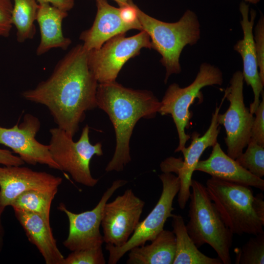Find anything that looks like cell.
I'll use <instances>...</instances> for the list:
<instances>
[{
    "label": "cell",
    "instance_id": "12",
    "mask_svg": "<svg viewBox=\"0 0 264 264\" xmlns=\"http://www.w3.org/2000/svg\"><path fill=\"white\" fill-rule=\"evenodd\" d=\"M144 205L145 202L132 189L107 202L101 223L104 242L116 247L126 243L139 223Z\"/></svg>",
    "mask_w": 264,
    "mask_h": 264
},
{
    "label": "cell",
    "instance_id": "16",
    "mask_svg": "<svg viewBox=\"0 0 264 264\" xmlns=\"http://www.w3.org/2000/svg\"><path fill=\"white\" fill-rule=\"evenodd\" d=\"M239 10L242 15L240 22L243 32V38L234 46V49L241 56L243 80L250 86L254 94V100L250 105V112L254 114L260 103V97L263 90V84L260 77L256 53L253 39V28L256 16V11L250 10L249 18V5L244 1L241 2Z\"/></svg>",
    "mask_w": 264,
    "mask_h": 264
},
{
    "label": "cell",
    "instance_id": "14",
    "mask_svg": "<svg viewBox=\"0 0 264 264\" xmlns=\"http://www.w3.org/2000/svg\"><path fill=\"white\" fill-rule=\"evenodd\" d=\"M40 128L39 119L26 113L20 124L17 123L11 128L0 126V144L11 149L24 163L46 165L61 171L51 155L48 146L40 143L35 138Z\"/></svg>",
    "mask_w": 264,
    "mask_h": 264
},
{
    "label": "cell",
    "instance_id": "10",
    "mask_svg": "<svg viewBox=\"0 0 264 264\" xmlns=\"http://www.w3.org/2000/svg\"><path fill=\"white\" fill-rule=\"evenodd\" d=\"M243 83L242 72L238 70L234 72L224 95L229 102V107L224 113H219L217 115L218 123L225 128L227 154L234 159L239 157L247 146L254 119L253 114L244 103Z\"/></svg>",
    "mask_w": 264,
    "mask_h": 264
},
{
    "label": "cell",
    "instance_id": "17",
    "mask_svg": "<svg viewBox=\"0 0 264 264\" xmlns=\"http://www.w3.org/2000/svg\"><path fill=\"white\" fill-rule=\"evenodd\" d=\"M97 13L91 27L83 31L80 39L88 51L98 49L110 38L135 29L125 23L119 15V8L110 5L107 0H96Z\"/></svg>",
    "mask_w": 264,
    "mask_h": 264
},
{
    "label": "cell",
    "instance_id": "3",
    "mask_svg": "<svg viewBox=\"0 0 264 264\" xmlns=\"http://www.w3.org/2000/svg\"><path fill=\"white\" fill-rule=\"evenodd\" d=\"M205 187L224 223L233 234L264 233L262 193L254 196L250 186L213 176L207 179Z\"/></svg>",
    "mask_w": 264,
    "mask_h": 264
},
{
    "label": "cell",
    "instance_id": "25",
    "mask_svg": "<svg viewBox=\"0 0 264 264\" xmlns=\"http://www.w3.org/2000/svg\"><path fill=\"white\" fill-rule=\"evenodd\" d=\"M236 264H264V233L254 235L241 247L234 249Z\"/></svg>",
    "mask_w": 264,
    "mask_h": 264
},
{
    "label": "cell",
    "instance_id": "35",
    "mask_svg": "<svg viewBox=\"0 0 264 264\" xmlns=\"http://www.w3.org/2000/svg\"><path fill=\"white\" fill-rule=\"evenodd\" d=\"M3 211H4L3 209L0 208V235H1L2 234L3 230V227H2V225L1 223V215Z\"/></svg>",
    "mask_w": 264,
    "mask_h": 264
},
{
    "label": "cell",
    "instance_id": "1",
    "mask_svg": "<svg viewBox=\"0 0 264 264\" xmlns=\"http://www.w3.org/2000/svg\"><path fill=\"white\" fill-rule=\"evenodd\" d=\"M98 85L88 66V51L81 44L57 63L47 79L23 91L22 95L45 106L58 127L73 137L86 112L97 107Z\"/></svg>",
    "mask_w": 264,
    "mask_h": 264
},
{
    "label": "cell",
    "instance_id": "8",
    "mask_svg": "<svg viewBox=\"0 0 264 264\" xmlns=\"http://www.w3.org/2000/svg\"><path fill=\"white\" fill-rule=\"evenodd\" d=\"M159 177L162 184L160 197L153 210L139 222L128 241L120 247L106 243V249L109 253L108 264H116L131 249L154 240L164 229L168 218L172 216L173 201L180 188L179 179L177 176L168 172L163 173Z\"/></svg>",
    "mask_w": 264,
    "mask_h": 264
},
{
    "label": "cell",
    "instance_id": "22",
    "mask_svg": "<svg viewBox=\"0 0 264 264\" xmlns=\"http://www.w3.org/2000/svg\"><path fill=\"white\" fill-rule=\"evenodd\" d=\"M172 226L176 238V252L173 264H222L220 259L201 252L188 235L180 215L172 214Z\"/></svg>",
    "mask_w": 264,
    "mask_h": 264
},
{
    "label": "cell",
    "instance_id": "27",
    "mask_svg": "<svg viewBox=\"0 0 264 264\" xmlns=\"http://www.w3.org/2000/svg\"><path fill=\"white\" fill-rule=\"evenodd\" d=\"M105 264L102 246L72 251L64 262V264Z\"/></svg>",
    "mask_w": 264,
    "mask_h": 264
},
{
    "label": "cell",
    "instance_id": "29",
    "mask_svg": "<svg viewBox=\"0 0 264 264\" xmlns=\"http://www.w3.org/2000/svg\"><path fill=\"white\" fill-rule=\"evenodd\" d=\"M262 100L255 110L250 139L264 146V93L262 92Z\"/></svg>",
    "mask_w": 264,
    "mask_h": 264
},
{
    "label": "cell",
    "instance_id": "21",
    "mask_svg": "<svg viewBox=\"0 0 264 264\" xmlns=\"http://www.w3.org/2000/svg\"><path fill=\"white\" fill-rule=\"evenodd\" d=\"M146 245L136 246L129 251L128 264H173L176 252V238L173 231L163 229Z\"/></svg>",
    "mask_w": 264,
    "mask_h": 264
},
{
    "label": "cell",
    "instance_id": "15",
    "mask_svg": "<svg viewBox=\"0 0 264 264\" xmlns=\"http://www.w3.org/2000/svg\"><path fill=\"white\" fill-rule=\"evenodd\" d=\"M62 178L22 166L0 165V208L4 210L22 193L30 190L57 191Z\"/></svg>",
    "mask_w": 264,
    "mask_h": 264
},
{
    "label": "cell",
    "instance_id": "5",
    "mask_svg": "<svg viewBox=\"0 0 264 264\" xmlns=\"http://www.w3.org/2000/svg\"><path fill=\"white\" fill-rule=\"evenodd\" d=\"M187 232L198 248L208 244L223 264L232 263L230 250L233 234L226 226L205 186L192 179Z\"/></svg>",
    "mask_w": 264,
    "mask_h": 264
},
{
    "label": "cell",
    "instance_id": "26",
    "mask_svg": "<svg viewBox=\"0 0 264 264\" xmlns=\"http://www.w3.org/2000/svg\"><path fill=\"white\" fill-rule=\"evenodd\" d=\"M247 149L235 160L257 177L264 176V146L250 139Z\"/></svg>",
    "mask_w": 264,
    "mask_h": 264
},
{
    "label": "cell",
    "instance_id": "36",
    "mask_svg": "<svg viewBox=\"0 0 264 264\" xmlns=\"http://www.w3.org/2000/svg\"><path fill=\"white\" fill-rule=\"evenodd\" d=\"M244 1L248 2L253 4H256L259 2L260 0H244Z\"/></svg>",
    "mask_w": 264,
    "mask_h": 264
},
{
    "label": "cell",
    "instance_id": "20",
    "mask_svg": "<svg viewBox=\"0 0 264 264\" xmlns=\"http://www.w3.org/2000/svg\"><path fill=\"white\" fill-rule=\"evenodd\" d=\"M38 4L36 21L40 28L41 39L36 49L37 55H42L54 48L66 50L71 40L64 35L62 22L68 16V12L48 3Z\"/></svg>",
    "mask_w": 264,
    "mask_h": 264
},
{
    "label": "cell",
    "instance_id": "11",
    "mask_svg": "<svg viewBox=\"0 0 264 264\" xmlns=\"http://www.w3.org/2000/svg\"><path fill=\"white\" fill-rule=\"evenodd\" d=\"M222 103V101L219 107L216 106L215 110L212 113L210 126L204 134L199 136L198 133H193L190 145L181 151L184 160L181 157H170L163 161L160 165L163 173L174 172L179 179L180 188L177 201L181 209L185 208L189 199L192 175L200 156L207 148L213 147L217 142V138L221 128L218 122L217 115Z\"/></svg>",
    "mask_w": 264,
    "mask_h": 264
},
{
    "label": "cell",
    "instance_id": "32",
    "mask_svg": "<svg viewBox=\"0 0 264 264\" xmlns=\"http://www.w3.org/2000/svg\"><path fill=\"white\" fill-rule=\"evenodd\" d=\"M24 162L19 156L12 154L11 151L0 149V165L4 166H22Z\"/></svg>",
    "mask_w": 264,
    "mask_h": 264
},
{
    "label": "cell",
    "instance_id": "6",
    "mask_svg": "<svg viewBox=\"0 0 264 264\" xmlns=\"http://www.w3.org/2000/svg\"><path fill=\"white\" fill-rule=\"evenodd\" d=\"M223 82L221 70L214 65L203 63L200 65L195 79L189 85L181 88L177 84L173 83L168 87L160 101L158 113L162 115L170 114L175 123L179 139L178 146L175 152H181L190 138V136L185 132L192 117L189 109L196 99L202 101L201 89L206 86L221 85Z\"/></svg>",
    "mask_w": 264,
    "mask_h": 264
},
{
    "label": "cell",
    "instance_id": "31",
    "mask_svg": "<svg viewBox=\"0 0 264 264\" xmlns=\"http://www.w3.org/2000/svg\"><path fill=\"white\" fill-rule=\"evenodd\" d=\"M137 7L132 0H129V4L119 7V15L125 23L134 26L135 29L142 31L138 20Z\"/></svg>",
    "mask_w": 264,
    "mask_h": 264
},
{
    "label": "cell",
    "instance_id": "18",
    "mask_svg": "<svg viewBox=\"0 0 264 264\" xmlns=\"http://www.w3.org/2000/svg\"><path fill=\"white\" fill-rule=\"evenodd\" d=\"M209 157L199 160L195 171L207 173L229 182L264 190V180L241 166L235 159L226 154L218 142L212 147Z\"/></svg>",
    "mask_w": 264,
    "mask_h": 264
},
{
    "label": "cell",
    "instance_id": "19",
    "mask_svg": "<svg viewBox=\"0 0 264 264\" xmlns=\"http://www.w3.org/2000/svg\"><path fill=\"white\" fill-rule=\"evenodd\" d=\"M26 236L38 248L46 264H64L65 258L58 249L48 221L40 215L14 209Z\"/></svg>",
    "mask_w": 264,
    "mask_h": 264
},
{
    "label": "cell",
    "instance_id": "33",
    "mask_svg": "<svg viewBox=\"0 0 264 264\" xmlns=\"http://www.w3.org/2000/svg\"><path fill=\"white\" fill-rule=\"evenodd\" d=\"M38 3H48L62 10L68 12L74 5V0H37Z\"/></svg>",
    "mask_w": 264,
    "mask_h": 264
},
{
    "label": "cell",
    "instance_id": "30",
    "mask_svg": "<svg viewBox=\"0 0 264 264\" xmlns=\"http://www.w3.org/2000/svg\"><path fill=\"white\" fill-rule=\"evenodd\" d=\"M12 0H0V37L7 38L12 28Z\"/></svg>",
    "mask_w": 264,
    "mask_h": 264
},
{
    "label": "cell",
    "instance_id": "37",
    "mask_svg": "<svg viewBox=\"0 0 264 264\" xmlns=\"http://www.w3.org/2000/svg\"><path fill=\"white\" fill-rule=\"evenodd\" d=\"M2 246V239L1 235H0V252L1 250Z\"/></svg>",
    "mask_w": 264,
    "mask_h": 264
},
{
    "label": "cell",
    "instance_id": "23",
    "mask_svg": "<svg viewBox=\"0 0 264 264\" xmlns=\"http://www.w3.org/2000/svg\"><path fill=\"white\" fill-rule=\"evenodd\" d=\"M14 2L11 16L12 25L16 28V39L22 43L32 39L36 34L39 4L37 0H12Z\"/></svg>",
    "mask_w": 264,
    "mask_h": 264
},
{
    "label": "cell",
    "instance_id": "28",
    "mask_svg": "<svg viewBox=\"0 0 264 264\" xmlns=\"http://www.w3.org/2000/svg\"><path fill=\"white\" fill-rule=\"evenodd\" d=\"M253 39L259 75L264 84V17L262 14L255 27Z\"/></svg>",
    "mask_w": 264,
    "mask_h": 264
},
{
    "label": "cell",
    "instance_id": "13",
    "mask_svg": "<svg viewBox=\"0 0 264 264\" xmlns=\"http://www.w3.org/2000/svg\"><path fill=\"white\" fill-rule=\"evenodd\" d=\"M123 179L114 180L103 194L97 205L92 210L75 214L60 203L58 209L64 212L69 221L67 238L64 245L71 251L101 246L103 236L100 231L104 206L109 199L119 188L127 184Z\"/></svg>",
    "mask_w": 264,
    "mask_h": 264
},
{
    "label": "cell",
    "instance_id": "9",
    "mask_svg": "<svg viewBox=\"0 0 264 264\" xmlns=\"http://www.w3.org/2000/svg\"><path fill=\"white\" fill-rule=\"evenodd\" d=\"M118 34L106 42L98 49L88 51V66L98 84L116 81L124 64L139 54L143 48L152 49L150 38L142 30L130 37Z\"/></svg>",
    "mask_w": 264,
    "mask_h": 264
},
{
    "label": "cell",
    "instance_id": "7",
    "mask_svg": "<svg viewBox=\"0 0 264 264\" xmlns=\"http://www.w3.org/2000/svg\"><path fill=\"white\" fill-rule=\"evenodd\" d=\"M49 132V151L61 171L68 173L80 184L90 187L95 186L99 179L92 177L90 162L93 156H101L103 153L101 142L94 145L90 143L89 126L86 125L83 128L77 142L58 127L50 129Z\"/></svg>",
    "mask_w": 264,
    "mask_h": 264
},
{
    "label": "cell",
    "instance_id": "24",
    "mask_svg": "<svg viewBox=\"0 0 264 264\" xmlns=\"http://www.w3.org/2000/svg\"><path fill=\"white\" fill-rule=\"evenodd\" d=\"M57 191H26L18 196L11 205L18 209L40 215L50 221L51 205Z\"/></svg>",
    "mask_w": 264,
    "mask_h": 264
},
{
    "label": "cell",
    "instance_id": "4",
    "mask_svg": "<svg viewBox=\"0 0 264 264\" xmlns=\"http://www.w3.org/2000/svg\"><path fill=\"white\" fill-rule=\"evenodd\" d=\"M137 11L142 30L151 39L152 48L161 56L160 62L166 68L164 82L166 83L171 75L181 72L179 58L184 47L196 44L200 39L198 17L188 9L177 22L169 23L150 16L138 7Z\"/></svg>",
    "mask_w": 264,
    "mask_h": 264
},
{
    "label": "cell",
    "instance_id": "2",
    "mask_svg": "<svg viewBox=\"0 0 264 264\" xmlns=\"http://www.w3.org/2000/svg\"><path fill=\"white\" fill-rule=\"evenodd\" d=\"M97 106L109 116L114 129L116 146L105 171L121 172L131 160L130 141L133 130L141 118L155 117L160 101L147 90H136L116 81L98 84Z\"/></svg>",
    "mask_w": 264,
    "mask_h": 264
},
{
    "label": "cell",
    "instance_id": "34",
    "mask_svg": "<svg viewBox=\"0 0 264 264\" xmlns=\"http://www.w3.org/2000/svg\"><path fill=\"white\" fill-rule=\"evenodd\" d=\"M120 7L129 4V0H114Z\"/></svg>",
    "mask_w": 264,
    "mask_h": 264
}]
</instances>
